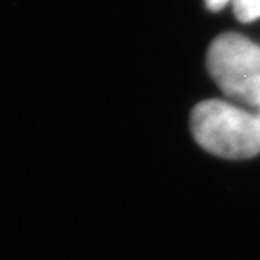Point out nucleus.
<instances>
[{
	"mask_svg": "<svg viewBox=\"0 0 260 260\" xmlns=\"http://www.w3.org/2000/svg\"><path fill=\"white\" fill-rule=\"evenodd\" d=\"M257 110H258V111H257V116H258V119H260V107H258Z\"/></svg>",
	"mask_w": 260,
	"mask_h": 260,
	"instance_id": "39448f33",
	"label": "nucleus"
},
{
	"mask_svg": "<svg viewBox=\"0 0 260 260\" xmlns=\"http://www.w3.org/2000/svg\"><path fill=\"white\" fill-rule=\"evenodd\" d=\"M232 5L240 22H251L260 17V0H232Z\"/></svg>",
	"mask_w": 260,
	"mask_h": 260,
	"instance_id": "7ed1b4c3",
	"label": "nucleus"
},
{
	"mask_svg": "<svg viewBox=\"0 0 260 260\" xmlns=\"http://www.w3.org/2000/svg\"><path fill=\"white\" fill-rule=\"evenodd\" d=\"M190 127L196 143L216 157L248 160L260 154V119L235 104L218 99L198 104Z\"/></svg>",
	"mask_w": 260,
	"mask_h": 260,
	"instance_id": "f257e3e1",
	"label": "nucleus"
},
{
	"mask_svg": "<svg viewBox=\"0 0 260 260\" xmlns=\"http://www.w3.org/2000/svg\"><path fill=\"white\" fill-rule=\"evenodd\" d=\"M231 0H206V7L210 10V11H219L224 8Z\"/></svg>",
	"mask_w": 260,
	"mask_h": 260,
	"instance_id": "20e7f679",
	"label": "nucleus"
},
{
	"mask_svg": "<svg viewBox=\"0 0 260 260\" xmlns=\"http://www.w3.org/2000/svg\"><path fill=\"white\" fill-rule=\"evenodd\" d=\"M207 68L212 79L232 101L260 107V47L238 33H222L210 44Z\"/></svg>",
	"mask_w": 260,
	"mask_h": 260,
	"instance_id": "f03ea898",
	"label": "nucleus"
}]
</instances>
